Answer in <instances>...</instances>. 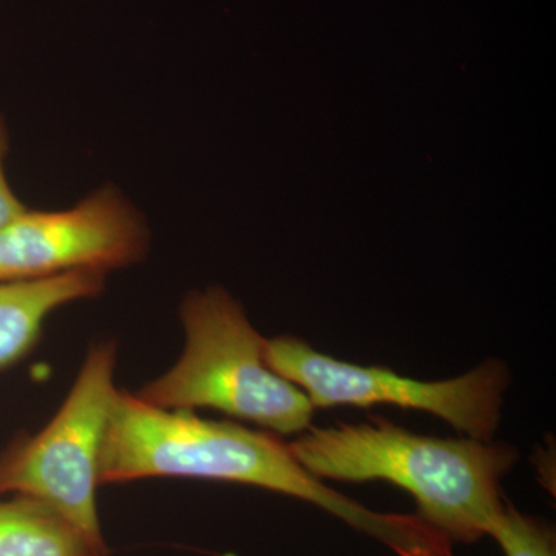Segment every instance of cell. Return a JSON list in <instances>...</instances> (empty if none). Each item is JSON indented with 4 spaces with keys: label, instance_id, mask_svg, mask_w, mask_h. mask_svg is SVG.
I'll return each instance as SVG.
<instances>
[{
    "label": "cell",
    "instance_id": "obj_1",
    "mask_svg": "<svg viewBox=\"0 0 556 556\" xmlns=\"http://www.w3.org/2000/svg\"><path fill=\"white\" fill-rule=\"evenodd\" d=\"M159 477L260 486L320 507L371 538L386 527L382 511L324 484L276 433L153 407L119 391L102 444L101 484Z\"/></svg>",
    "mask_w": 556,
    "mask_h": 556
},
{
    "label": "cell",
    "instance_id": "obj_2",
    "mask_svg": "<svg viewBox=\"0 0 556 556\" xmlns=\"http://www.w3.org/2000/svg\"><path fill=\"white\" fill-rule=\"evenodd\" d=\"M289 450L309 473L343 482L388 481L415 497L417 517L452 543H475L503 510L501 479L518 459L507 444L422 437L371 422L311 426Z\"/></svg>",
    "mask_w": 556,
    "mask_h": 556
},
{
    "label": "cell",
    "instance_id": "obj_3",
    "mask_svg": "<svg viewBox=\"0 0 556 556\" xmlns=\"http://www.w3.org/2000/svg\"><path fill=\"white\" fill-rule=\"evenodd\" d=\"M181 321V357L138 391L141 401L164 409H217L276 434L308 430L316 408L305 391L269 367L268 339L252 327L228 292H193L182 303Z\"/></svg>",
    "mask_w": 556,
    "mask_h": 556
},
{
    "label": "cell",
    "instance_id": "obj_4",
    "mask_svg": "<svg viewBox=\"0 0 556 556\" xmlns=\"http://www.w3.org/2000/svg\"><path fill=\"white\" fill-rule=\"evenodd\" d=\"M116 361L118 346L113 340L91 346L53 419L0 457V495L42 501L105 548L97 490L105 430L119 393Z\"/></svg>",
    "mask_w": 556,
    "mask_h": 556
},
{
    "label": "cell",
    "instance_id": "obj_5",
    "mask_svg": "<svg viewBox=\"0 0 556 556\" xmlns=\"http://www.w3.org/2000/svg\"><path fill=\"white\" fill-rule=\"evenodd\" d=\"M266 362L277 375L305 391L314 408H369L390 404L441 417L466 438L490 442L501 420L510 375L495 358L459 378L416 380L393 369L348 364L314 350L305 340H266Z\"/></svg>",
    "mask_w": 556,
    "mask_h": 556
},
{
    "label": "cell",
    "instance_id": "obj_6",
    "mask_svg": "<svg viewBox=\"0 0 556 556\" xmlns=\"http://www.w3.org/2000/svg\"><path fill=\"white\" fill-rule=\"evenodd\" d=\"M149 230L127 199L108 186L78 206L27 211L0 232V281L42 280L126 268L144 257Z\"/></svg>",
    "mask_w": 556,
    "mask_h": 556
},
{
    "label": "cell",
    "instance_id": "obj_7",
    "mask_svg": "<svg viewBox=\"0 0 556 556\" xmlns=\"http://www.w3.org/2000/svg\"><path fill=\"white\" fill-rule=\"evenodd\" d=\"M104 274L72 273L28 281H0V368L30 353L51 313L100 295Z\"/></svg>",
    "mask_w": 556,
    "mask_h": 556
},
{
    "label": "cell",
    "instance_id": "obj_8",
    "mask_svg": "<svg viewBox=\"0 0 556 556\" xmlns=\"http://www.w3.org/2000/svg\"><path fill=\"white\" fill-rule=\"evenodd\" d=\"M0 556H108V548L42 501L0 495Z\"/></svg>",
    "mask_w": 556,
    "mask_h": 556
},
{
    "label": "cell",
    "instance_id": "obj_9",
    "mask_svg": "<svg viewBox=\"0 0 556 556\" xmlns=\"http://www.w3.org/2000/svg\"><path fill=\"white\" fill-rule=\"evenodd\" d=\"M486 536H492L506 556H556L551 527L521 514L510 503L493 519Z\"/></svg>",
    "mask_w": 556,
    "mask_h": 556
},
{
    "label": "cell",
    "instance_id": "obj_10",
    "mask_svg": "<svg viewBox=\"0 0 556 556\" xmlns=\"http://www.w3.org/2000/svg\"><path fill=\"white\" fill-rule=\"evenodd\" d=\"M7 150H9V134H7L5 124L0 118V232L27 211V207L17 199L16 193L11 190L9 179H7L5 167H3Z\"/></svg>",
    "mask_w": 556,
    "mask_h": 556
}]
</instances>
